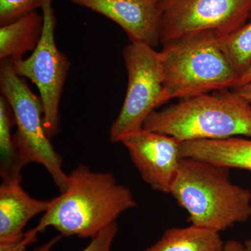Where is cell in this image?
Masks as SVG:
<instances>
[{
    "mask_svg": "<svg viewBox=\"0 0 251 251\" xmlns=\"http://www.w3.org/2000/svg\"><path fill=\"white\" fill-rule=\"evenodd\" d=\"M69 188L50 201L36 229L54 227L62 237H95L116 222L126 211L137 206L130 188L110 173L92 171L78 165L69 175Z\"/></svg>",
    "mask_w": 251,
    "mask_h": 251,
    "instance_id": "6da1fadb",
    "label": "cell"
},
{
    "mask_svg": "<svg viewBox=\"0 0 251 251\" xmlns=\"http://www.w3.org/2000/svg\"><path fill=\"white\" fill-rule=\"evenodd\" d=\"M170 193L202 228L220 232L251 217V192L231 181L226 167L181 158Z\"/></svg>",
    "mask_w": 251,
    "mask_h": 251,
    "instance_id": "7a4b0ae2",
    "label": "cell"
},
{
    "mask_svg": "<svg viewBox=\"0 0 251 251\" xmlns=\"http://www.w3.org/2000/svg\"><path fill=\"white\" fill-rule=\"evenodd\" d=\"M143 128L181 142L251 137V104L234 91L224 90L181 99L153 112Z\"/></svg>",
    "mask_w": 251,
    "mask_h": 251,
    "instance_id": "3957f363",
    "label": "cell"
},
{
    "mask_svg": "<svg viewBox=\"0 0 251 251\" xmlns=\"http://www.w3.org/2000/svg\"><path fill=\"white\" fill-rule=\"evenodd\" d=\"M170 97L186 99L235 88L239 76L217 39L197 36L170 43L160 51Z\"/></svg>",
    "mask_w": 251,
    "mask_h": 251,
    "instance_id": "277c9868",
    "label": "cell"
},
{
    "mask_svg": "<svg viewBox=\"0 0 251 251\" xmlns=\"http://www.w3.org/2000/svg\"><path fill=\"white\" fill-rule=\"evenodd\" d=\"M0 89L14 112L17 130L14 141L20 163L42 165L61 193L69 188V175L62 170V158L54 150L44 125V108L22 77L15 73L12 62H1Z\"/></svg>",
    "mask_w": 251,
    "mask_h": 251,
    "instance_id": "5b68a950",
    "label": "cell"
},
{
    "mask_svg": "<svg viewBox=\"0 0 251 251\" xmlns=\"http://www.w3.org/2000/svg\"><path fill=\"white\" fill-rule=\"evenodd\" d=\"M128 87L121 110L110 130L112 143L143 129L156 108L171 100L165 87L161 53L142 42H130L123 51Z\"/></svg>",
    "mask_w": 251,
    "mask_h": 251,
    "instance_id": "8992f818",
    "label": "cell"
},
{
    "mask_svg": "<svg viewBox=\"0 0 251 251\" xmlns=\"http://www.w3.org/2000/svg\"><path fill=\"white\" fill-rule=\"evenodd\" d=\"M160 44L197 36L222 39L251 17V0H161Z\"/></svg>",
    "mask_w": 251,
    "mask_h": 251,
    "instance_id": "52a82bcc",
    "label": "cell"
},
{
    "mask_svg": "<svg viewBox=\"0 0 251 251\" xmlns=\"http://www.w3.org/2000/svg\"><path fill=\"white\" fill-rule=\"evenodd\" d=\"M41 10L44 29L37 47L27 58L12 64L18 76L29 79L39 90L44 108V128L51 138L59 131V104L71 63L56 44L57 20L52 0H45Z\"/></svg>",
    "mask_w": 251,
    "mask_h": 251,
    "instance_id": "ba28073f",
    "label": "cell"
},
{
    "mask_svg": "<svg viewBox=\"0 0 251 251\" xmlns=\"http://www.w3.org/2000/svg\"><path fill=\"white\" fill-rule=\"evenodd\" d=\"M142 179L154 191L170 193L180 161L181 141L174 137L143 129L121 140Z\"/></svg>",
    "mask_w": 251,
    "mask_h": 251,
    "instance_id": "9c48e42d",
    "label": "cell"
},
{
    "mask_svg": "<svg viewBox=\"0 0 251 251\" xmlns=\"http://www.w3.org/2000/svg\"><path fill=\"white\" fill-rule=\"evenodd\" d=\"M117 23L130 42L155 48L160 44L161 10L158 0H70Z\"/></svg>",
    "mask_w": 251,
    "mask_h": 251,
    "instance_id": "30bf717a",
    "label": "cell"
},
{
    "mask_svg": "<svg viewBox=\"0 0 251 251\" xmlns=\"http://www.w3.org/2000/svg\"><path fill=\"white\" fill-rule=\"evenodd\" d=\"M21 175L1 179L0 186V242L14 240L24 234L27 223L45 213L50 201L31 198L21 186Z\"/></svg>",
    "mask_w": 251,
    "mask_h": 251,
    "instance_id": "8fae6325",
    "label": "cell"
},
{
    "mask_svg": "<svg viewBox=\"0 0 251 251\" xmlns=\"http://www.w3.org/2000/svg\"><path fill=\"white\" fill-rule=\"evenodd\" d=\"M181 158H192L226 168L251 171V140L229 138L181 142Z\"/></svg>",
    "mask_w": 251,
    "mask_h": 251,
    "instance_id": "7c38bea8",
    "label": "cell"
},
{
    "mask_svg": "<svg viewBox=\"0 0 251 251\" xmlns=\"http://www.w3.org/2000/svg\"><path fill=\"white\" fill-rule=\"evenodd\" d=\"M44 29V16L33 11L0 26V61L14 63L37 47Z\"/></svg>",
    "mask_w": 251,
    "mask_h": 251,
    "instance_id": "4fadbf2b",
    "label": "cell"
},
{
    "mask_svg": "<svg viewBox=\"0 0 251 251\" xmlns=\"http://www.w3.org/2000/svg\"><path fill=\"white\" fill-rule=\"evenodd\" d=\"M224 245L219 232L191 225L166 229L144 251H224Z\"/></svg>",
    "mask_w": 251,
    "mask_h": 251,
    "instance_id": "5bb4252c",
    "label": "cell"
},
{
    "mask_svg": "<svg viewBox=\"0 0 251 251\" xmlns=\"http://www.w3.org/2000/svg\"><path fill=\"white\" fill-rule=\"evenodd\" d=\"M16 125L14 112L3 97H0V155L1 179L21 175L23 166L18 160L11 130Z\"/></svg>",
    "mask_w": 251,
    "mask_h": 251,
    "instance_id": "9a60e30c",
    "label": "cell"
},
{
    "mask_svg": "<svg viewBox=\"0 0 251 251\" xmlns=\"http://www.w3.org/2000/svg\"><path fill=\"white\" fill-rule=\"evenodd\" d=\"M218 43L240 78L251 66V21L219 39Z\"/></svg>",
    "mask_w": 251,
    "mask_h": 251,
    "instance_id": "2e32d148",
    "label": "cell"
},
{
    "mask_svg": "<svg viewBox=\"0 0 251 251\" xmlns=\"http://www.w3.org/2000/svg\"><path fill=\"white\" fill-rule=\"evenodd\" d=\"M45 0H0V26L41 9Z\"/></svg>",
    "mask_w": 251,
    "mask_h": 251,
    "instance_id": "e0dca14e",
    "label": "cell"
},
{
    "mask_svg": "<svg viewBox=\"0 0 251 251\" xmlns=\"http://www.w3.org/2000/svg\"><path fill=\"white\" fill-rule=\"evenodd\" d=\"M118 232L117 222L103 229L91 239L90 244L80 251H111L112 244ZM62 235L56 236L46 244L36 248L33 251H51L52 248L62 239Z\"/></svg>",
    "mask_w": 251,
    "mask_h": 251,
    "instance_id": "ac0fdd59",
    "label": "cell"
},
{
    "mask_svg": "<svg viewBox=\"0 0 251 251\" xmlns=\"http://www.w3.org/2000/svg\"><path fill=\"white\" fill-rule=\"evenodd\" d=\"M39 233L34 227L25 232L23 235L14 240L0 242V251H25L29 245L36 242Z\"/></svg>",
    "mask_w": 251,
    "mask_h": 251,
    "instance_id": "d6986e66",
    "label": "cell"
},
{
    "mask_svg": "<svg viewBox=\"0 0 251 251\" xmlns=\"http://www.w3.org/2000/svg\"><path fill=\"white\" fill-rule=\"evenodd\" d=\"M234 91L244 100L251 104V82L247 85L234 89Z\"/></svg>",
    "mask_w": 251,
    "mask_h": 251,
    "instance_id": "ffe728a7",
    "label": "cell"
},
{
    "mask_svg": "<svg viewBox=\"0 0 251 251\" xmlns=\"http://www.w3.org/2000/svg\"><path fill=\"white\" fill-rule=\"evenodd\" d=\"M224 251H245V247L242 243L231 240L225 244Z\"/></svg>",
    "mask_w": 251,
    "mask_h": 251,
    "instance_id": "44dd1931",
    "label": "cell"
},
{
    "mask_svg": "<svg viewBox=\"0 0 251 251\" xmlns=\"http://www.w3.org/2000/svg\"><path fill=\"white\" fill-rule=\"evenodd\" d=\"M251 82V66L249 69H248L247 72L242 75V76L240 77L239 80V83L237 87L235 88H237V87H242L243 85H247V84L249 83V82ZM234 88V89H235Z\"/></svg>",
    "mask_w": 251,
    "mask_h": 251,
    "instance_id": "7402d4cb",
    "label": "cell"
},
{
    "mask_svg": "<svg viewBox=\"0 0 251 251\" xmlns=\"http://www.w3.org/2000/svg\"><path fill=\"white\" fill-rule=\"evenodd\" d=\"M244 247H245V251H251V238L248 239L247 242H245Z\"/></svg>",
    "mask_w": 251,
    "mask_h": 251,
    "instance_id": "603a6c76",
    "label": "cell"
},
{
    "mask_svg": "<svg viewBox=\"0 0 251 251\" xmlns=\"http://www.w3.org/2000/svg\"><path fill=\"white\" fill-rule=\"evenodd\" d=\"M158 1H161V0H158Z\"/></svg>",
    "mask_w": 251,
    "mask_h": 251,
    "instance_id": "cb8c5ba5",
    "label": "cell"
}]
</instances>
